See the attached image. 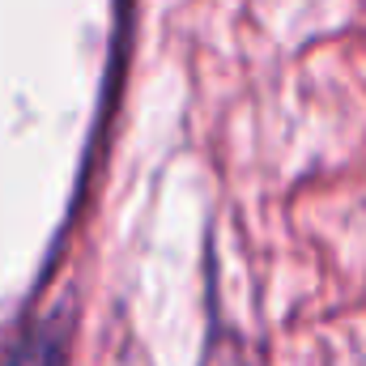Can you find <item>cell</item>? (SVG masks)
Segmentation results:
<instances>
[{"mask_svg": "<svg viewBox=\"0 0 366 366\" xmlns=\"http://www.w3.org/2000/svg\"><path fill=\"white\" fill-rule=\"evenodd\" d=\"M13 366H64V337L39 332V337L21 350V358Z\"/></svg>", "mask_w": 366, "mask_h": 366, "instance_id": "6da1fadb", "label": "cell"}]
</instances>
